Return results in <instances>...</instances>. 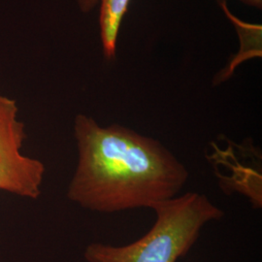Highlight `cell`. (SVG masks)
<instances>
[{"instance_id": "5", "label": "cell", "mask_w": 262, "mask_h": 262, "mask_svg": "<svg viewBox=\"0 0 262 262\" xmlns=\"http://www.w3.org/2000/svg\"><path fill=\"white\" fill-rule=\"evenodd\" d=\"M100 36L105 58L112 61L116 57L117 40L122 19L130 0H100Z\"/></svg>"}, {"instance_id": "6", "label": "cell", "mask_w": 262, "mask_h": 262, "mask_svg": "<svg viewBox=\"0 0 262 262\" xmlns=\"http://www.w3.org/2000/svg\"><path fill=\"white\" fill-rule=\"evenodd\" d=\"M99 0H78V4L80 9L84 13H88L94 9V7L98 4Z\"/></svg>"}, {"instance_id": "4", "label": "cell", "mask_w": 262, "mask_h": 262, "mask_svg": "<svg viewBox=\"0 0 262 262\" xmlns=\"http://www.w3.org/2000/svg\"><path fill=\"white\" fill-rule=\"evenodd\" d=\"M219 2L220 5L223 7L226 17L232 21L233 26L237 29L240 37L241 47L238 55L230 60L229 64L215 75L214 85L227 81L234 73L235 68L245 60L261 56V26L248 24L240 20L228 10L226 6V0H222Z\"/></svg>"}, {"instance_id": "7", "label": "cell", "mask_w": 262, "mask_h": 262, "mask_svg": "<svg viewBox=\"0 0 262 262\" xmlns=\"http://www.w3.org/2000/svg\"><path fill=\"white\" fill-rule=\"evenodd\" d=\"M241 2H243L245 4L254 7L256 9H261L262 8V0H239Z\"/></svg>"}, {"instance_id": "3", "label": "cell", "mask_w": 262, "mask_h": 262, "mask_svg": "<svg viewBox=\"0 0 262 262\" xmlns=\"http://www.w3.org/2000/svg\"><path fill=\"white\" fill-rule=\"evenodd\" d=\"M25 140V124L18 120L16 102L0 96V190L36 199L45 166L20 152Z\"/></svg>"}, {"instance_id": "1", "label": "cell", "mask_w": 262, "mask_h": 262, "mask_svg": "<svg viewBox=\"0 0 262 262\" xmlns=\"http://www.w3.org/2000/svg\"><path fill=\"white\" fill-rule=\"evenodd\" d=\"M78 162L67 197L84 209L117 213L178 196L189 172L160 141L122 124L78 115Z\"/></svg>"}, {"instance_id": "2", "label": "cell", "mask_w": 262, "mask_h": 262, "mask_svg": "<svg viewBox=\"0 0 262 262\" xmlns=\"http://www.w3.org/2000/svg\"><path fill=\"white\" fill-rule=\"evenodd\" d=\"M156 222L150 231L133 243L115 247L91 244L89 262H176L196 242L201 229L225 213L205 194L187 192L152 208Z\"/></svg>"}]
</instances>
